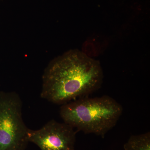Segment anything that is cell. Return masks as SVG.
<instances>
[{"mask_svg":"<svg viewBox=\"0 0 150 150\" xmlns=\"http://www.w3.org/2000/svg\"><path fill=\"white\" fill-rule=\"evenodd\" d=\"M22 101L15 92L0 91V150H25L29 129L22 116Z\"/></svg>","mask_w":150,"mask_h":150,"instance_id":"3","label":"cell"},{"mask_svg":"<svg viewBox=\"0 0 150 150\" xmlns=\"http://www.w3.org/2000/svg\"><path fill=\"white\" fill-rule=\"evenodd\" d=\"M76 132L64 122L51 120L40 129H29L28 137L41 150H74Z\"/></svg>","mask_w":150,"mask_h":150,"instance_id":"4","label":"cell"},{"mask_svg":"<svg viewBox=\"0 0 150 150\" xmlns=\"http://www.w3.org/2000/svg\"><path fill=\"white\" fill-rule=\"evenodd\" d=\"M123 108L112 97L81 98L62 105L60 114L64 123L76 131L104 138L116 125Z\"/></svg>","mask_w":150,"mask_h":150,"instance_id":"2","label":"cell"},{"mask_svg":"<svg viewBox=\"0 0 150 150\" xmlns=\"http://www.w3.org/2000/svg\"><path fill=\"white\" fill-rule=\"evenodd\" d=\"M103 74L99 61L79 50L58 56L44 70L41 98L63 105L99 88Z\"/></svg>","mask_w":150,"mask_h":150,"instance_id":"1","label":"cell"},{"mask_svg":"<svg viewBox=\"0 0 150 150\" xmlns=\"http://www.w3.org/2000/svg\"><path fill=\"white\" fill-rule=\"evenodd\" d=\"M124 150H150L149 132L132 135L124 144Z\"/></svg>","mask_w":150,"mask_h":150,"instance_id":"5","label":"cell"}]
</instances>
